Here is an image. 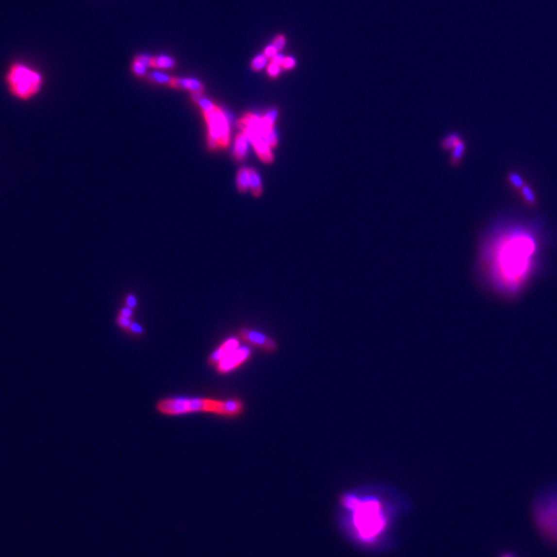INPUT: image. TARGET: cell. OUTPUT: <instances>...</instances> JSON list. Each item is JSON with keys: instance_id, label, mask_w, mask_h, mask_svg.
<instances>
[{"instance_id": "6da1fadb", "label": "cell", "mask_w": 557, "mask_h": 557, "mask_svg": "<svg viewBox=\"0 0 557 557\" xmlns=\"http://www.w3.org/2000/svg\"><path fill=\"white\" fill-rule=\"evenodd\" d=\"M405 512L400 501L375 491L349 490L338 497L336 524L355 549L370 554L393 550L400 543V523Z\"/></svg>"}, {"instance_id": "7a4b0ae2", "label": "cell", "mask_w": 557, "mask_h": 557, "mask_svg": "<svg viewBox=\"0 0 557 557\" xmlns=\"http://www.w3.org/2000/svg\"><path fill=\"white\" fill-rule=\"evenodd\" d=\"M505 239L501 250L496 252L491 284L497 294L511 298L517 296L526 284L536 246L533 238L525 235H514Z\"/></svg>"}, {"instance_id": "3957f363", "label": "cell", "mask_w": 557, "mask_h": 557, "mask_svg": "<svg viewBox=\"0 0 557 557\" xmlns=\"http://www.w3.org/2000/svg\"><path fill=\"white\" fill-rule=\"evenodd\" d=\"M244 403L239 398L212 400L203 397H165L156 403V410L168 416L191 413H212L218 416L235 418L244 412Z\"/></svg>"}, {"instance_id": "277c9868", "label": "cell", "mask_w": 557, "mask_h": 557, "mask_svg": "<svg viewBox=\"0 0 557 557\" xmlns=\"http://www.w3.org/2000/svg\"><path fill=\"white\" fill-rule=\"evenodd\" d=\"M531 518L544 541L557 548V484L540 491L531 504Z\"/></svg>"}, {"instance_id": "5b68a950", "label": "cell", "mask_w": 557, "mask_h": 557, "mask_svg": "<svg viewBox=\"0 0 557 557\" xmlns=\"http://www.w3.org/2000/svg\"><path fill=\"white\" fill-rule=\"evenodd\" d=\"M4 82L6 89L14 98L29 101L34 98L43 87L41 73L23 62H14L7 68Z\"/></svg>"}, {"instance_id": "8992f818", "label": "cell", "mask_w": 557, "mask_h": 557, "mask_svg": "<svg viewBox=\"0 0 557 557\" xmlns=\"http://www.w3.org/2000/svg\"><path fill=\"white\" fill-rule=\"evenodd\" d=\"M204 116L210 128V147L212 149H215L218 145L225 147L229 139V128L225 116L217 107L213 112L205 113Z\"/></svg>"}, {"instance_id": "52a82bcc", "label": "cell", "mask_w": 557, "mask_h": 557, "mask_svg": "<svg viewBox=\"0 0 557 557\" xmlns=\"http://www.w3.org/2000/svg\"><path fill=\"white\" fill-rule=\"evenodd\" d=\"M238 338L249 346L261 349L262 351L268 353L276 352L278 349V344L275 339L255 329L242 327L238 330Z\"/></svg>"}, {"instance_id": "ba28073f", "label": "cell", "mask_w": 557, "mask_h": 557, "mask_svg": "<svg viewBox=\"0 0 557 557\" xmlns=\"http://www.w3.org/2000/svg\"><path fill=\"white\" fill-rule=\"evenodd\" d=\"M251 355L252 349L250 347L239 346L235 351L228 354L223 360H221L215 368L221 375H225V373L231 372L232 371L237 369L239 365H242L247 360L250 359Z\"/></svg>"}, {"instance_id": "9c48e42d", "label": "cell", "mask_w": 557, "mask_h": 557, "mask_svg": "<svg viewBox=\"0 0 557 557\" xmlns=\"http://www.w3.org/2000/svg\"><path fill=\"white\" fill-rule=\"evenodd\" d=\"M239 346H240L239 340L237 338H229L226 340H224V342L216 349L215 351H213L209 357H207V364L212 365V367L215 368L221 360H223L228 354H230L232 351H235Z\"/></svg>"}, {"instance_id": "30bf717a", "label": "cell", "mask_w": 557, "mask_h": 557, "mask_svg": "<svg viewBox=\"0 0 557 557\" xmlns=\"http://www.w3.org/2000/svg\"><path fill=\"white\" fill-rule=\"evenodd\" d=\"M171 86L177 87V88L188 89V90L192 91V92H199V93H202L204 89L203 85L198 80L189 79V78H186V79L173 78Z\"/></svg>"}, {"instance_id": "8fae6325", "label": "cell", "mask_w": 557, "mask_h": 557, "mask_svg": "<svg viewBox=\"0 0 557 557\" xmlns=\"http://www.w3.org/2000/svg\"><path fill=\"white\" fill-rule=\"evenodd\" d=\"M248 143H249V138L246 135L245 132H242V134H239L236 136V144H235V156L237 158V159H242V158H244L245 155L247 154Z\"/></svg>"}, {"instance_id": "7c38bea8", "label": "cell", "mask_w": 557, "mask_h": 557, "mask_svg": "<svg viewBox=\"0 0 557 557\" xmlns=\"http://www.w3.org/2000/svg\"><path fill=\"white\" fill-rule=\"evenodd\" d=\"M237 188L242 192H246L250 189V169H242L237 173Z\"/></svg>"}, {"instance_id": "4fadbf2b", "label": "cell", "mask_w": 557, "mask_h": 557, "mask_svg": "<svg viewBox=\"0 0 557 557\" xmlns=\"http://www.w3.org/2000/svg\"><path fill=\"white\" fill-rule=\"evenodd\" d=\"M174 65H176V60H174L172 57L166 56V55H161V56L153 57L152 68H173Z\"/></svg>"}, {"instance_id": "5bb4252c", "label": "cell", "mask_w": 557, "mask_h": 557, "mask_svg": "<svg viewBox=\"0 0 557 557\" xmlns=\"http://www.w3.org/2000/svg\"><path fill=\"white\" fill-rule=\"evenodd\" d=\"M193 99L197 102V104L199 105V107L205 113H210L216 110V106L214 105V103L210 101V99H207L206 97L203 96L202 93L199 92H194L193 93Z\"/></svg>"}, {"instance_id": "9a60e30c", "label": "cell", "mask_w": 557, "mask_h": 557, "mask_svg": "<svg viewBox=\"0 0 557 557\" xmlns=\"http://www.w3.org/2000/svg\"><path fill=\"white\" fill-rule=\"evenodd\" d=\"M250 189L256 196H258L261 194V190H262L261 179H260L259 173L257 172L255 169H250Z\"/></svg>"}, {"instance_id": "2e32d148", "label": "cell", "mask_w": 557, "mask_h": 557, "mask_svg": "<svg viewBox=\"0 0 557 557\" xmlns=\"http://www.w3.org/2000/svg\"><path fill=\"white\" fill-rule=\"evenodd\" d=\"M519 192H520V194H521V196H522V198H523V201L525 202V203H526L527 205H529V206H531V207L536 206V204H537V197H536V195H535L534 190L531 189L528 185L525 184L524 186L522 187V189L519 191Z\"/></svg>"}, {"instance_id": "e0dca14e", "label": "cell", "mask_w": 557, "mask_h": 557, "mask_svg": "<svg viewBox=\"0 0 557 557\" xmlns=\"http://www.w3.org/2000/svg\"><path fill=\"white\" fill-rule=\"evenodd\" d=\"M464 152H465V144H464V141L461 139L459 143L452 149L451 163L453 165H458L462 159Z\"/></svg>"}, {"instance_id": "ac0fdd59", "label": "cell", "mask_w": 557, "mask_h": 557, "mask_svg": "<svg viewBox=\"0 0 557 557\" xmlns=\"http://www.w3.org/2000/svg\"><path fill=\"white\" fill-rule=\"evenodd\" d=\"M148 80L151 81V82H154V83H157V84H166V85L171 86L173 78L168 76V74H165V73L155 71V72H151V73L148 74Z\"/></svg>"}, {"instance_id": "d6986e66", "label": "cell", "mask_w": 557, "mask_h": 557, "mask_svg": "<svg viewBox=\"0 0 557 557\" xmlns=\"http://www.w3.org/2000/svg\"><path fill=\"white\" fill-rule=\"evenodd\" d=\"M506 181H508L509 184L517 191H520L522 187L525 185V182L520 177V174L514 171H511L506 174Z\"/></svg>"}, {"instance_id": "ffe728a7", "label": "cell", "mask_w": 557, "mask_h": 557, "mask_svg": "<svg viewBox=\"0 0 557 557\" xmlns=\"http://www.w3.org/2000/svg\"><path fill=\"white\" fill-rule=\"evenodd\" d=\"M460 140H461V138H460V136H459L458 135L451 134V135H447V136L443 139L442 147H443L445 150H451V151H452V149H453L457 144H458Z\"/></svg>"}, {"instance_id": "44dd1931", "label": "cell", "mask_w": 557, "mask_h": 557, "mask_svg": "<svg viewBox=\"0 0 557 557\" xmlns=\"http://www.w3.org/2000/svg\"><path fill=\"white\" fill-rule=\"evenodd\" d=\"M268 63H269V58L264 54H260V55H257L254 58L251 65H252V68L254 70H261L265 68V66H268Z\"/></svg>"}, {"instance_id": "7402d4cb", "label": "cell", "mask_w": 557, "mask_h": 557, "mask_svg": "<svg viewBox=\"0 0 557 557\" xmlns=\"http://www.w3.org/2000/svg\"><path fill=\"white\" fill-rule=\"evenodd\" d=\"M126 331L129 332V334L132 336H141V335H144V332H145L144 328L141 327V325H139V324L136 322H131L129 328Z\"/></svg>"}, {"instance_id": "603a6c76", "label": "cell", "mask_w": 557, "mask_h": 557, "mask_svg": "<svg viewBox=\"0 0 557 557\" xmlns=\"http://www.w3.org/2000/svg\"><path fill=\"white\" fill-rule=\"evenodd\" d=\"M147 68H147L146 65L141 64V63H139V62H137V61H135V62H134V64H132V70H134L135 74H136V76H138V77L145 76L146 72H147Z\"/></svg>"}, {"instance_id": "cb8c5ba5", "label": "cell", "mask_w": 557, "mask_h": 557, "mask_svg": "<svg viewBox=\"0 0 557 557\" xmlns=\"http://www.w3.org/2000/svg\"><path fill=\"white\" fill-rule=\"evenodd\" d=\"M135 61L146 65L147 68H150V66H152V61H153V57L149 56L147 54H140L138 56L135 57Z\"/></svg>"}, {"instance_id": "d4e9b609", "label": "cell", "mask_w": 557, "mask_h": 557, "mask_svg": "<svg viewBox=\"0 0 557 557\" xmlns=\"http://www.w3.org/2000/svg\"><path fill=\"white\" fill-rule=\"evenodd\" d=\"M131 322H132V321L130 320V318H126V317H123V316L118 315V317H117V324H118V325H119L122 329L127 330V329L129 328V326H130Z\"/></svg>"}, {"instance_id": "484cf974", "label": "cell", "mask_w": 557, "mask_h": 557, "mask_svg": "<svg viewBox=\"0 0 557 557\" xmlns=\"http://www.w3.org/2000/svg\"><path fill=\"white\" fill-rule=\"evenodd\" d=\"M281 71V66L271 62L270 65H268V72L270 77H278L279 73Z\"/></svg>"}, {"instance_id": "4316f807", "label": "cell", "mask_w": 557, "mask_h": 557, "mask_svg": "<svg viewBox=\"0 0 557 557\" xmlns=\"http://www.w3.org/2000/svg\"><path fill=\"white\" fill-rule=\"evenodd\" d=\"M278 51H279V50L271 44V45H270V46H268L267 48H265V50H264V55L267 56L268 58H273V57H275V56L278 54Z\"/></svg>"}, {"instance_id": "83f0119b", "label": "cell", "mask_w": 557, "mask_h": 557, "mask_svg": "<svg viewBox=\"0 0 557 557\" xmlns=\"http://www.w3.org/2000/svg\"><path fill=\"white\" fill-rule=\"evenodd\" d=\"M137 305V299L135 295L129 294L126 296V306L131 307V309H135V307Z\"/></svg>"}, {"instance_id": "f1b7e54d", "label": "cell", "mask_w": 557, "mask_h": 557, "mask_svg": "<svg viewBox=\"0 0 557 557\" xmlns=\"http://www.w3.org/2000/svg\"><path fill=\"white\" fill-rule=\"evenodd\" d=\"M294 65H295V60L293 59V58L285 57V60L282 64V68H285V69H290V68H294Z\"/></svg>"}, {"instance_id": "f546056e", "label": "cell", "mask_w": 557, "mask_h": 557, "mask_svg": "<svg viewBox=\"0 0 557 557\" xmlns=\"http://www.w3.org/2000/svg\"><path fill=\"white\" fill-rule=\"evenodd\" d=\"M119 315L123 316V317H126V318H131L132 315H134V309H131V307H128V306H124L120 310Z\"/></svg>"}, {"instance_id": "4dcf8cb0", "label": "cell", "mask_w": 557, "mask_h": 557, "mask_svg": "<svg viewBox=\"0 0 557 557\" xmlns=\"http://www.w3.org/2000/svg\"><path fill=\"white\" fill-rule=\"evenodd\" d=\"M272 45L275 46L278 50H281V49L284 48V46H285V38H284V36L280 35V36L276 37L275 40H273Z\"/></svg>"}, {"instance_id": "1f68e13d", "label": "cell", "mask_w": 557, "mask_h": 557, "mask_svg": "<svg viewBox=\"0 0 557 557\" xmlns=\"http://www.w3.org/2000/svg\"><path fill=\"white\" fill-rule=\"evenodd\" d=\"M271 59H272V62H273V63H276V64L282 66L283 62H284V60H285V56H283V55H281V54L278 53L275 57L271 58Z\"/></svg>"}, {"instance_id": "d6a6232c", "label": "cell", "mask_w": 557, "mask_h": 557, "mask_svg": "<svg viewBox=\"0 0 557 557\" xmlns=\"http://www.w3.org/2000/svg\"><path fill=\"white\" fill-rule=\"evenodd\" d=\"M497 557H518V556H517L516 554H515V553H513V552L505 551V552H502V553L498 554Z\"/></svg>"}]
</instances>
